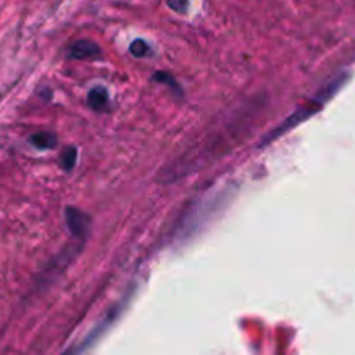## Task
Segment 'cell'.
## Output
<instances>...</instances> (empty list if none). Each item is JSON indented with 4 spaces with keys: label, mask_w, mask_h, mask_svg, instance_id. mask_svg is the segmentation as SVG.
Returning a JSON list of instances; mask_svg holds the SVG:
<instances>
[{
    "label": "cell",
    "mask_w": 355,
    "mask_h": 355,
    "mask_svg": "<svg viewBox=\"0 0 355 355\" xmlns=\"http://www.w3.org/2000/svg\"><path fill=\"white\" fill-rule=\"evenodd\" d=\"M75 160H77V150L68 148L67 152L61 155V166H63V169L70 171L71 167L75 166Z\"/></svg>",
    "instance_id": "obj_6"
},
{
    "label": "cell",
    "mask_w": 355,
    "mask_h": 355,
    "mask_svg": "<svg viewBox=\"0 0 355 355\" xmlns=\"http://www.w3.org/2000/svg\"><path fill=\"white\" fill-rule=\"evenodd\" d=\"M30 143L39 150H49L56 146V136L53 132H37L30 138Z\"/></svg>",
    "instance_id": "obj_5"
},
{
    "label": "cell",
    "mask_w": 355,
    "mask_h": 355,
    "mask_svg": "<svg viewBox=\"0 0 355 355\" xmlns=\"http://www.w3.org/2000/svg\"><path fill=\"white\" fill-rule=\"evenodd\" d=\"M64 218H67V227L70 234L80 242L84 241L89 234V227H91V220H89L87 214L82 213L80 209H75V207H68L64 211Z\"/></svg>",
    "instance_id": "obj_2"
},
{
    "label": "cell",
    "mask_w": 355,
    "mask_h": 355,
    "mask_svg": "<svg viewBox=\"0 0 355 355\" xmlns=\"http://www.w3.org/2000/svg\"><path fill=\"white\" fill-rule=\"evenodd\" d=\"M167 6L176 12H185L189 8V0H167Z\"/></svg>",
    "instance_id": "obj_8"
},
{
    "label": "cell",
    "mask_w": 355,
    "mask_h": 355,
    "mask_svg": "<svg viewBox=\"0 0 355 355\" xmlns=\"http://www.w3.org/2000/svg\"><path fill=\"white\" fill-rule=\"evenodd\" d=\"M64 355H73V354H71V352H68V354H64Z\"/></svg>",
    "instance_id": "obj_9"
},
{
    "label": "cell",
    "mask_w": 355,
    "mask_h": 355,
    "mask_svg": "<svg viewBox=\"0 0 355 355\" xmlns=\"http://www.w3.org/2000/svg\"><path fill=\"white\" fill-rule=\"evenodd\" d=\"M334 89H336V85H329V87L326 89V91H322V93L317 94L315 100H313L312 103L309 105V107L302 108V110H298V112H295V114H293L291 117L286 119L284 124H281L277 129H275V131H272L270 135H268V138H266L265 143H270V141H274L275 138H281V136L284 135L286 131H291V129L296 128V125H298L300 122H303L306 117H310V115H312L313 112L319 110V107H320V105H322V101L327 100V98L331 96V93H333Z\"/></svg>",
    "instance_id": "obj_1"
},
{
    "label": "cell",
    "mask_w": 355,
    "mask_h": 355,
    "mask_svg": "<svg viewBox=\"0 0 355 355\" xmlns=\"http://www.w3.org/2000/svg\"><path fill=\"white\" fill-rule=\"evenodd\" d=\"M131 53H132V56L143 58L150 53V46L145 42V40L139 39V40H136V42L131 44Z\"/></svg>",
    "instance_id": "obj_7"
},
{
    "label": "cell",
    "mask_w": 355,
    "mask_h": 355,
    "mask_svg": "<svg viewBox=\"0 0 355 355\" xmlns=\"http://www.w3.org/2000/svg\"><path fill=\"white\" fill-rule=\"evenodd\" d=\"M87 105L96 112L105 110V108H107V105H108V91H107V89L101 87V85L91 89V91H89V94H87Z\"/></svg>",
    "instance_id": "obj_4"
},
{
    "label": "cell",
    "mask_w": 355,
    "mask_h": 355,
    "mask_svg": "<svg viewBox=\"0 0 355 355\" xmlns=\"http://www.w3.org/2000/svg\"><path fill=\"white\" fill-rule=\"evenodd\" d=\"M100 54V47L91 40H78L70 47V58L73 60H89Z\"/></svg>",
    "instance_id": "obj_3"
}]
</instances>
